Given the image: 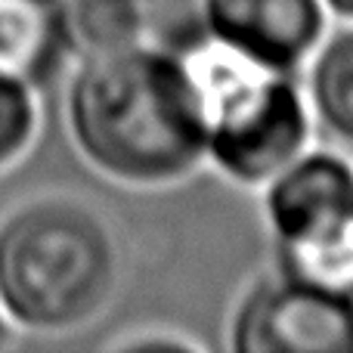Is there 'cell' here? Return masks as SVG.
I'll list each match as a JSON object with an SVG mask.
<instances>
[{
  "mask_svg": "<svg viewBox=\"0 0 353 353\" xmlns=\"http://www.w3.org/2000/svg\"><path fill=\"white\" fill-rule=\"evenodd\" d=\"M62 118L81 161L115 186L168 189L208 165L199 97L168 43L74 59Z\"/></svg>",
  "mask_w": 353,
  "mask_h": 353,
  "instance_id": "6da1fadb",
  "label": "cell"
},
{
  "mask_svg": "<svg viewBox=\"0 0 353 353\" xmlns=\"http://www.w3.org/2000/svg\"><path fill=\"white\" fill-rule=\"evenodd\" d=\"M124 257L112 223L72 195H37L0 220V310L25 335H72L112 310Z\"/></svg>",
  "mask_w": 353,
  "mask_h": 353,
  "instance_id": "7a4b0ae2",
  "label": "cell"
},
{
  "mask_svg": "<svg viewBox=\"0 0 353 353\" xmlns=\"http://www.w3.org/2000/svg\"><path fill=\"white\" fill-rule=\"evenodd\" d=\"M168 47L180 56L205 121L208 165L242 189H263L316 134L301 74L276 72L195 25Z\"/></svg>",
  "mask_w": 353,
  "mask_h": 353,
  "instance_id": "3957f363",
  "label": "cell"
},
{
  "mask_svg": "<svg viewBox=\"0 0 353 353\" xmlns=\"http://www.w3.org/2000/svg\"><path fill=\"white\" fill-rule=\"evenodd\" d=\"M261 192L276 273L353 298V161L304 149Z\"/></svg>",
  "mask_w": 353,
  "mask_h": 353,
  "instance_id": "277c9868",
  "label": "cell"
},
{
  "mask_svg": "<svg viewBox=\"0 0 353 353\" xmlns=\"http://www.w3.org/2000/svg\"><path fill=\"white\" fill-rule=\"evenodd\" d=\"M226 347L236 353H353V298L270 270L239 294Z\"/></svg>",
  "mask_w": 353,
  "mask_h": 353,
  "instance_id": "5b68a950",
  "label": "cell"
},
{
  "mask_svg": "<svg viewBox=\"0 0 353 353\" xmlns=\"http://www.w3.org/2000/svg\"><path fill=\"white\" fill-rule=\"evenodd\" d=\"M195 19L226 47L288 74L304 72L332 22L323 0H199Z\"/></svg>",
  "mask_w": 353,
  "mask_h": 353,
  "instance_id": "8992f818",
  "label": "cell"
},
{
  "mask_svg": "<svg viewBox=\"0 0 353 353\" xmlns=\"http://www.w3.org/2000/svg\"><path fill=\"white\" fill-rule=\"evenodd\" d=\"M72 62L59 0H0V74L43 93Z\"/></svg>",
  "mask_w": 353,
  "mask_h": 353,
  "instance_id": "52a82bcc",
  "label": "cell"
},
{
  "mask_svg": "<svg viewBox=\"0 0 353 353\" xmlns=\"http://www.w3.org/2000/svg\"><path fill=\"white\" fill-rule=\"evenodd\" d=\"M313 128L353 152V22L325 31L301 72Z\"/></svg>",
  "mask_w": 353,
  "mask_h": 353,
  "instance_id": "ba28073f",
  "label": "cell"
},
{
  "mask_svg": "<svg viewBox=\"0 0 353 353\" xmlns=\"http://www.w3.org/2000/svg\"><path fill=\"white\" fill-rule=\"evenodd\" d=\"M72 59L149 41V0H59Z\"/></svg>",
  "mask_w": 353,
  "mask_h": 353,
  "instance_id": "9c48e42d",
  "label": "cell"
},
{
  "mask_svg": "<svg viewBox=\"0 0 353 353\" xmlns=\"http://www.w3.org/2000/svg\"><path fill=\"white\" fill-rule=\"evenodd\" d=\"M41 93L0 74V174L28 155L41 130Z\"/></svg>",
  "mask_w": 353,
  "mask_h": 353,
  "instance_id": "30bf717a",
  "label": "cell"
},
{
  "mask_svg": "<svg viewBox=\"0 0 353 353\" xmlns=\"http://www.w3.org/2000/svg\"><path fill=\"white\" fill-rule=\"evenodd\" d=\"M323 6L335 22H353V0H323Z\"/></svg>",
  "mask_w": 353,
  "mask_h": 353,
  "instance_id": "8fae6325",
  "label": "cell"
},
{
  "mask_svg": "<svg viewBox=\"0 0 353 353\" xmlns=\"http://www.w3.org/2000/svg\"><path fill=\"white\" fill-rule=\"evenodd\" d=\"M6 338H10V323H6L3 310H0V344H6Z\"/></svg>",
  "mask_w": 353,
  "mask_h": 353,
  "instance_id": "7c38bea8",
  "label": "cell"
}]
</instances>
